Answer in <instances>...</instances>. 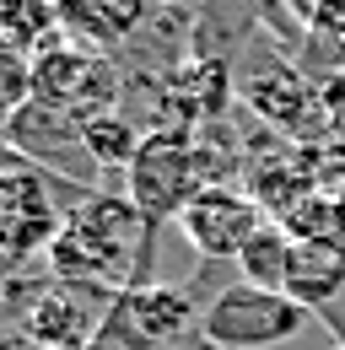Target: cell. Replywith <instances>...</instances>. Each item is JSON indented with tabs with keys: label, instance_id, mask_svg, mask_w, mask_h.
I'll use <instances>...</instances> for the list:
<instances>
[{
	"label": "cell",
	"instance_id": "6da1fadb",
	"mask_svg": "<svg viewBox=\"0 0 345 350\" xmlns=\"http://www.w3.org/2000/svg\"><path fill=\"white\" fill-rule=\"evenodd\" d=\"M33 97L71 113L76 124L97 119V113H114L119 97H125V70L114 54L103 49H86L76 38H54L33 54Z\"/></svg>",
	"mask_w": 345,
	"mask_h": 350
},
{
	"label": "cell",
	"instance_id": "7a4b0ae2",
	"mask_svg": "<svg viewBox=\"0 0 345 350\" xmlns=\"http://www.w3.org/2000/svg\"><path fill=\"white\" fill-rule=\"evenodd\" d=\"M205 189L200 173V151H194V130H146L140 151L125 167V200L146 216V226H168L183 216V205Z\"/></svg>",
	"mask_w": 345,
	"mask_h": 350
},
{
	"label": "cell",
	"instance_id": "3957f363",
	"mask_svg": "<svg viewBox=\"0 0 345 350\" xmlns=\"http://www.w3.org/2000/svg\"><path fill=\"white\" fill-rule=\"evenodd\" d=\"M313 323V312L302 302H292L286 291H259L248 280H232L216 302H205L200 329L211 334L221 350H270L297 340Z\"/></svg>",
	"mask_w": 345,
	"mask_h": 350
},
{
	"label": "cell",
	"instance_id": "277c9868",
	"mask_svg": "<svg viewBox=\"0 0 345 350\" xmlns=\"http://www.w3.org/2000/svg\"><path fill=\"white\" fill-rule=\"evenodd\" d=\"M71 183L27 167L22 157L0 173V259L22 264V259H33V254L54 248V237L65 232V216H71V205L54 200Z\"/></svg>",
	"mask_w": 345,
	"mask_h": 350
},
{
	"label": "cell",
	"instance_id": "5b68a950",
	"mask_svg": "<svg viewBox=\"0 0 345 350\" xmlns=\"http://www.w3.org/2000/svg\"><path fill=\"white\" fill-rule=\"evenodd\" d=\"M5 146L38 167V173L60 178V183H76V189H97V162L86 157V140H81V124L49 103H27L11 124H5Z\"/></svg>",
	"mask_w": 345,
	"mask_h": 350
},
{
	"label": "cell",
	"instance_id": "8992f818",
	"mask_svg": "<svg viewBox=\"0 0 345 350\" xmlns=\"http://www.w3.org/2000/svg\"><path fill=\"white\" fill-rule=\"evenodd\" d=\"M264 221L270 216L259 211V200L243 183H211V189H200V194L183 205V216L172 221V226L183 232V243H189L200 259L238 264V254L248 248V237H254Z\"/></svg>",
	"mask_w": 345,
	"mask_h": 350
},
{
	"label": "cell",
	"instance_id": "52a82bcc",
	"mask_svg": "<svg viewBox=\"0 0 345 350\" xmlns=\"http://www.w3.org/2000/svg\"><path fill=\"white\" fill-rule=\"evenodd\" d=\"M54 5H60V33L103 54L129 49L157 16V0H54Z\"/></svg>",
	"mask_w": 345,
	"mask_h": 350
},
{
	"label": "cell",
	"instance_id": "ba28073f",
	"mask_svg": "<svg viewBox=\"0 0 345 350\" xmlns=\"http://www.w3.org/2000/svg\"><path fill=\"white\" fill-rule=\"evenodd\" d=\"M119 302H125L129 323L157 350H172L183 334H194L200 329V312H205V307L194 302L189 286H140V291H125Z\"/></svg>",
	"mask_w": 345,
	"mask_h": 350
},
{
	"label": "cell",
	"instance_id": "9c48e42d",
	"mask_svg": "<svg viewBox=\"0 0 345 350\" xmlns=\"http://www.w3.org/2000/svg\"><path fill=\"white\" fill-rule=\"evenodd\" d=\"M286 297L302 302L313 318H335V302L345 297V248L340 243H297Z\"/></svg>",
	"mask_w": 345,
	"mask_h": 350
},
{
	"label": "cell",
	"instance_id": "30bf717a",
	"mask_svg": "<svg viewBox=\"0 0 345 350\" xmlns=\"http://www.w3.org/2000/svg\"><path fill=\"white\" fill-rule=\"evenodd\" d=\"M292 254H297V237L281 226V221H264L254 237H248V248L238 254V280H248L259 291H286V275H292Z\"/></svg>",
	"mask_w": 345,
	"mask_h": 350
},
{
	"label": "cell",
	"instance_id": "8fae6325",
	"mask_svg": "<svg viewBox=\"0 0 345 350\" xmlns=\"http://www.w3.org/2000/svg\"><path fill=\"white\" fill-rule=\"evenodd\" d=\"M81 140H86V157L97 162V173H125L129 157H135V151H140V140H146V130L129 119L125 108H114V113L86 119V124H81Z\"/></svg>",
	"mask_w": 345,
	"mask_h": 350
},
{
	"label": "cell",
	"instance_id": "7c38bea8",
	"mask_svg": "<svg viewBox=\"0 0 345 350\" xmlns=\"http://www.w3.org/2000/svg\"><path fill=\"white\" fill-rule=\"evenodd\" d=\"M0 33H11L27 54L60 38V5L54 0H0Z\"/></svg>",
	"mask_w": 345,
	"mask_h": 350
},
{
	"label": "cell",
	"instance_id": "4fadbf2b",
	"mask_svg": "<svg viewBox=\"0 0 345 350\" xmlns=\"http://www.w3.org/2000/svg\"><path fill=\"white\" fill-rule=\"evenodd\" d=\"M33 103V54L16 44L11 33H0V130Z\"/></svg>",
	"mask_w": 345,
	"mask_h": 350
},
{
	"label": "cell",
	"instance_id": "5bb4252c",
	"mask_svg": "<svg viewBox=\"0 0 345 350\" xmlns=\"http://www.w3.org/2000/svg\"><path fill=\"white\" fill-rule=\"evenodd\" d=\"M86 350H157V345L129 323L125 302H114V307H108V318L97 323V334H92V345H86Z\"/></svg>",
	"mask_w": 345,
	"mask_h": 350
},
{
	"label": "cell",
	"instance_id": "9a60e30c",
	"mask_svg": "<svg viewBox=\"0 0 345 350\" xmlns=\"http://www.w3.org/2000/svg\"><path fill=\"white\" fill-rule=\"evenodd\" d=\"M318 103H324V113H329V130L345 135V70H335V76L318 87Z\"/></svg>",
	"mask_w": 345,
	"mask_h": 350
},
{
	"label": "cell",
	"instance_id": "2e32d148",
	"mask_svg": "<svg viewBox=\"0 0 345 350\" xmlns=\"http://www.w3.org/2000/svg\"><path fill=\"white\" fill-rule=\"evenodd\" d=\"M335 243L345 248V189H335Z\"/></svg>",
	"mask_w": 345,
	"mask_h": 350
},
{
	"label": "cell",
	"instance_id": "e0dca14e",
	"mask_svg": "<svg viewBox=\"0 0 345 350\" xmlns=\"http://www.w3.org/2000/svg\"><path fill=\"white\" fill-rule=\"evenodd\" d=\"M335 350H345V345H335Z\"/></svg>",
	"mask_w": 345,
	"mask_h": 350
}]
</instances>
